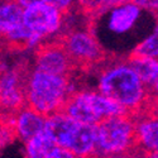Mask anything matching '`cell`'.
<instances>
[{
	"label": "cell",
	"mask_w": 158,
	"mask_h": 158,
	"mask_svg": "<svg viewBox=\"0 0 158 158\" xmlns=\"http://www.w3.org/2000/svg\"><path fill=\"white\" fill-rule=\"evenodd\" d=\"M91 73L98 77L99 94L120 105L129 116L157 113V95L146 89L124 57L110 53Z\"/></svg>",
	"instance_id": "6da1fadb"
},
{
	"label": "cell",
	"mask_w": 158,
	"mask_h": 158,
	"mask_svg": "<svg viewBox=\"0 0 158 158\" xmlns=\"http://www.w3.org/2000/svg\"><path fill=\"white\" fill-rule=\"evenodd\" d=\"M75 90L72 78L32 70L25 90L27 105L39 115L48 118L61 111L66 99Z\"/></svg>",
	"instance_id": "7a4b0ae2"
},
{
	"label": "cell",
	"mask_w": 158,
	"mask_h": 158,
	"mask_svg": "<svg viewBox=\"0 0 158 158\" xmlns=\"http://www.w3.org/2000/svg\"><path fill=\"white\" fill-rule=\"evenodd\" d=\"M55 37L62 43L73 70L77 72L91 73L110 56V52L105 51L99 43L91 27L58 32Z\"/></svg>",
	"instance_id": "3957f363"
},
{
	"label": "cell",
	"mask_w": 158,
	"mask_h": 158,
	"mask_svg": "<svg viewBox=\"0 0 158 158\" xmlns=\"http://www.w3.org/2000/svg\"><path fill=\"white\" fill-rule=\"evenodd\" d=\"M137 119L129 115L113 116L96 124L95 156L104 157L133 151L138 147Z\"/></svg>",
	"instance_id": "277c9868"
},
{
	"label": "cell",
	"mask_w": 158,
	"mask_h": 158,
	"mask_svg": "<svg viewBox=\"0 0 158 158\" xmlns=\"http://www.w3.org/2000/svg\"><path fill=\"white\" fill-rule=\"evenodd\" d=\"M32 69L23 60L13 69L0 66V113L17 116L27 105V82Z\"/></svg>",
	"instance_id": "5b68a950"
},
{
	"label": "cell",
	"mask_w": 158,
	"mask_h": 158,
	"mask_svg": "<svg viewBox=\"0 0 158 158\" xmlns=\"http://www.w3.org/2000/svg\"><path fill=\"white\" fill-rule=\"evenodd\" d=\"M23 8L22 23L33 34L44 38L57 34L61 29L63 15L49 3V0L18 2Z\"/></svg>",
	"instance_id": "8992f818"
},
{
	"label": "cell",
	"mask_w": 158,
	"mask_h": 158,
	"mask_svg": "<svg viewBox=\"0 0 158 158\" xmlns=\"http://www.w3.org/2000/svg\"><path fill=\"white\" fill-rule=\"evenodd\" d=\"M34 58V70L37 71L67 78H72L73 72H76L62 43L56 37L52 39H44L43 42L35 46Z\"/></svg>",
	"instance_id": "52a82bcc"
},
{
	"label": "cell",
	"mask_w": 158,
	"mask_h": 158,
	"mask_svg": "<svg viewBox=\"0 0 158 158\" xmlns=\"http://www.w3.org/2000/svg\"><path fill=\"white\" fill-rule=\"evenodd\" d=\"M96 125L76 123L67 139L64 148L71 151L78 158L95 157Z\"/></svg>",
	"instance_id": "ba28073f"
},
{
	"label": "cell",
	"mask_w": 158,
	"mask_h": 158,
	"mask_svg": "<svg viewBox=\"0 0 158 158\" xmlns=\"http://www.w3.org/2000/svg\"><path fill=\"white\" fill-rule=\"evenodd\" d=\"M140 14V8L134 2H119L111 10L109 18V29L122 34L133 28Z\"/></svg>",
	"instance_id": "9c48e42d"
},
{
	"label": "cell",
	"mask_w": 158,
	"mask_h": 158,
	"mask_svg": "<svg viewBox=\"0 0 158 158\" xmlns=\"http://www.w3.org/2000/svg\"><path fill=\"white\" fill-rule=\"evenodd\" d=\"M46 118L39 115L29 106H25L15 116V127L18 139H22L24 143L32 139L33 137L43 133Z\"/></svg>",
	"instance_id": "30bf717a"
},
{
	"label": "cell",
	"mask_w": 158,
	"mask_h": 158,
	"mask_svg": "<svg viewBox=\"0 0 158 158\" xmlns=\"http://www.w3.org/2000/svg\"><path fill=\"white\" fill-rule=\"evenodd\" d=\"M128 66L134 71L142 84L151 94L157 95V73H158V63L157 60L152 58H140L128 55L124 57Z\"/></svg>",
	"instance_id": "8fae6325"
},
{
	"label": "cell",
	"mask_w": 158,
	"mask_h": 158,
	"mask_svg": "<svg viewBox=\"0 0 158 158\" xmlns=\"http://www.w3.org/2000/svg\"><path fill=\"white\" fill-rule=\"evenodd\" d=\"M135 131H137V142L139 148L149 152H157L158 148L157 113L146 114L137 118Z\"/></svg>",
	"instance_id": "7c38bea8"
},
{
	"label": "cell",
	"mask_w": 158,
	"mask_h": 158,
	"mask_svg": "<svg viewBox=\"0 0 158 158\" xmlns=\"http://www.w3.org/2000/svg\"><path fill=\"white\" fill-rule=\"evenodd\" d=\"M23 8L18 2L0 3V39L22 24Z\"/></svg>",
	"instance_id": "4fadbf2b"
},
{
	"label": "cell",
	"mask_w": 158,
	"mask_h": 158,
	"mask_svg": "<svg viewBox=\"0 0 158 158\" xmlns=\"http://www.w3.org/2000/svg\"><path fill=\"white\" fill-rule=\"evenodd\" d=\"M15 139H18L15 116L0 113V149L11 144Z\"/></svg>",
	"instance_id": "5bb4252c"
},
{
	"label": "cell",
	"mask_w": 158,
	"mask_h": 158,
	"mask_svg": "<svg viewBox=\"0 0 158 158\" xmlns=\"http://www.w3.org/2000/svg\"><path fill=\"white\" fill-rule=\"evenodd\" d=\"M133 57L140 58H152L157 60L158 55V39H157V29H154L153 34L147 37L143 42H140L133 51L129 53Z\"/></svg>",
	"instance_id": "9a60e30c"
},
{
	"label": "cell",
	"mask_w": 158,
	"mask_h": 158,
	"mask_svg": "<svg viewBox=\"0 0 158 158\" xmlns=\"http://www.w3.org/2000/svg\"><path fill=\"white\" fill-rule=\"evenodd\" d=\"M43 158H78V157L75 156L71 151L62 148V147L57 146V144L52 143V146L47 149Z\"/></svg>",
	"instance_id": "2e32d148"
},
{
	"label": "cell",
	"mask_w": 158,
	"mask_h": 158,
	"mask_svg": "<svg viewBox=\"0 0 158 158\" xmlns=\"http://www.w3.org/2000/svg\"><path fill=\"white\" fill-rule=\"evenodd\" d=\"M135 158H158V157H157V152H149V151H144L142 148H137Z\"/></svg>",
	"instance_id": "e0dca14e"
},
{
	"label": "cell",
	"mask_w": 158,
	"mask_h": 158,
	"mask_svg": "<svg viewBox=\"0 0 158 158\" xmlns=\"http://www.w3.org/2000/svg\"><path fill=\"white\" fill-rule=\"evenodd\" d=\"M137 149V148H135ZM135 149L129 151L125 153H119V154H110V156H104V157H98V158H135Z\"/></svg>",
	"instance_id": "ac0fdd59"
},
{
	"label": "cell",
	"mask_w": 158,
	"mask_h": 158,
	"mask_svg": "<svg viewBox=\"0 0 158 158\" xmlns=\"http://www.w3.org/2000/svg\"><path fill=\"white\" fill-rule=\"evenodd\" d=\"M91 158H98V157H96V156H95V157H91Z\"/></svg>",
	"instance_id": "d6986e66"
},
{
	"label": "cell",
	"mask_w": 158,
	"mask_h": 158,
	"mask_svg": "<svg viewBox=\"0 0 158 158\" xmlns=\"http://www.w3.org/2000/svg\"><path fill=\"white\" fill-rule=\"evenodd\" d=\"M0 53H2V49H0Z\"/></svg>",
	"instance_id": "ffe728a7"
}]
</instances>
